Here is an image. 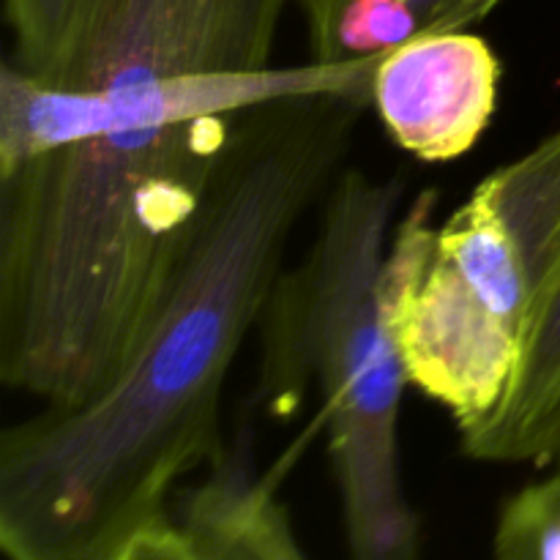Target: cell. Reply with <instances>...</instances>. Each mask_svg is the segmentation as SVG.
I'll return each mask as SVG.
<instances>
[{
	"label": "cell",
	"instance_id": "cell-3",
	"mask_svg": "<svg viewBox=\"0 0 560 560\" xmlns=\"http://www.w3.org/2000/svg\"><path fill=\"white\" fill-rule=\"evenodd\" d=\"M402 180L342 170L315 241L262 315L260 392L277 408L315 392L353 560H419V517L399 470L408 388L381 295Z\"/></svg>",
	"mask_w": 560,
	"mask_h": 560
},
{
	"label": "cell",
	"instance_id": "cell-5",
	"mask_svg": "<svg viewBox=\"0 0 560 560\" xmlns=\"http://www.w3.org/2000/svg\"><path fill=\"white\" fill-rule=\"evenodd\" d=\"M501 74V58L479 33H421L377 58L372 107L399 151L452 162L485 137Z\"/></svg>",
	"mask_w": 560,
	"mask_h": 560
},
{
	"label": "cell",
	"instance_id": "cell-12",
	"mask_svg": "<svg viewBox=\"0 0 560 560\" xmlns=\"http://www.w3.org/2000/svg\"><path fill=\"white\" fill-rule=\"evenodd\" d=\"M299 5L301 16L306 22V33H310V47H312V60L323 52L328 36H331V27L337 22V14L342 11V5L348 0H293Z\"/></svg>",
	"mask_w": 560,
	"mask_h": 560
},
{
	"label": "cell",
	"instance_id": "cell-1",
	"mask_svg": "<svg viewBox=\"0 0 560 560\" xmlns=\"http://www.w3.org/2000/svg\"><path fill=\"white\" fill-rule=\"evenodd\" d=\"M293 0H82L47 80L0 71V381L107 386L184 257L246 109L372 91L377 58L273 66Z\"/></svg>",
	"mask_w": 560,
	"mask_h": 560
},
{
	"label": "cell",
	"instance_id": "cell-7",
	"mask_svg": "<svg viewBox=\"0 0 560 560\" xmlns=\"http://www.w3.org/2000/svg\"><path fill=\"white\" fill-rule=\"evenodd\" d=\"M180 528L211 560H306L271 485L255 479L238 454L211 465Z\"/></svg>",
	"mask_w": 560,
	"mask_h": 560
},
{
	"label": "cell",
	"instance_id": "cell-11",
	"mask_svg": "<svg viewBox=\"0 0 560 560\" xmlns=\"http://www.w3.org/2000/svg\"><path fill=\"white\" fill-rule=\"evenodd\" d=\"M115 560H211L195 541L189 539L180 525H162L151 534L140 536L131 547H126Z\"/></svg>",
	"mask_w": 560,
	"mask_h": 560
},
{
	"label": "cell",
	"instance_id": "cell-4",
	"mask_svg": "<svg viewBox=\"0 0 560 560\" xmlns=\"http://www.w3.org/2000/svg\"><path fill=\"white\" fill-rule=\"evenodd\" d=\"M427 189L397 222L381 295L408 386L452 413L457 432L485 421L512 388L534 288L490 191L476 184L443 224Z\"/></svg>",
	"mask_w": 560,
	"mask_h": 560
},
{
	"label": "cell",
	"instance_id": "cell-8",
	"mask_svg": "<svg viewBox=\"0 0 560 560\" xmlns=\"http://www.w3.org/2000/svg\"><path fill=\"white\" fill-rule=\"evenodd\" d=\"M481 186L517 241L536 304L560 266V129L514 162L492 170Z\"/></svg>",
	"mask_w": 560,
	"mask_h": 560
},
{
	"label": "cell",
	"instance_id": "cell-6",
	"mask_svg": "<svg viewBox=\"0 0 560 560\" xmlns=\"http://www.w3.org/2000/svg\"><path fill=\"white\" fill-rule=\"evenodd\" d=\"M468 459L490 465H560V266L530 312L523 361L503 402L459 432Z\"/></svg>",
	"mask_w": 560,
	"mask_h": 560
},
{
	"label": "cell",
	"instance_id": "cell-9",
	"mask_svg": "<svg viewBox=\"0 0 560 560\" xmlns=\"http://www.w3.org/2000/svg\"><path fill=\"white\" fill-rule=\"evenodd\" d=\"M465 0H348L315 60L377 58L421 33L459 31Z\"/></svg>",
	"mask_w": 560,
	"mask_h": 560
},
{
	"label": "cell",
	"instance_id": "cell-2",
	"mask_svg": "<svg viewBox=\"0 0 560 560\" xmlns=\"http://www.w3.org/2000/svg\"><path fill=\"white\" fill-rule=\"evenodd\" d=\"M370 104L372 91H331L241 113L200 224L124 366L85 402L44 408L0 438L5 558L115 560L170 523L184 476L222 459L235 355Z\"/></svg>",
	"mask_w": 560,
	"mask_h": 560
},
{
	"label": "cell",
	"instance_id": "cell-10",
	"mask_svg": "<svg viewBox=\"0 0 560 560\" xmlns=\"http://www.w3.org/2000/svg\"><path fill=\"white\" fill-rule=\"evenodd\" d=\"M82 0H5L14 49L9 63L47 80L63 55Z\"/></svg>",
	"mask_w": 560,
	"mask_h": 560
},
{
	"label": "cell",
	"instance_id": "cell-13",
	"mask_svg": "<svg viewBox=\"0 0 560 560\" xmlns=\"http://www.w3.org/2000/svg\"><path fill=\"white\" fill-rule=\"evenodd\" d=\"M503 0H465L463 11H459V31H465V27H470L474 22L485 20L487 14H490L492 9H498Z\"/></svg>",
	"mask_w": 560,
	"mask_h": 560
}]
</instances>
